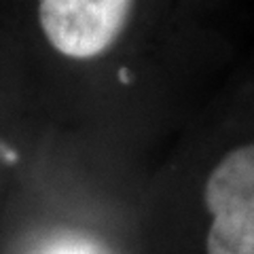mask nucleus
<instances>
[{
  "instance_id": "nucleus-1",
  "label": "nucleus",
  "mask_w": 254,
  "mask_h": 254,
  "mask_svg": "<svg viewBox=\"0 0 254 254\" xmlns=\"http://www.w3.org/2000/svg\"><path fill=\"white\" fill-rule=\"evenodd\" d=\"M138 0H38V23L66 60L91 62L121 41Z\"/></svg>"
},
{
  "instance_id": "nucleus-2",
  "label": "nucleus",
  "mask_w": 254,
  "mask_h": 254,
  "mask_svg": "<svg viewBox=\"0 0 254 254\" xmlns=\"http://www.w3.org/2000/svg\"><path fill=\"white\" fill-rule=\"evenodd\" d=\"M203 201L212 216L208 254H254V142L229 150L214 165Z\"/></svg>"
},
{
  "instance_id": "nucleus-3",
  "label": "nucleus",
  "mask_w": 254,
  "mask_h": 254,
  "mask_svg": "<svg viewBox=\"0 0 254 254\" xmlns=\"http://www.w3.org/2000/svg\"><path fill=\"white\" fill-rule=\"evenodd\" d=\"M66 254H74V252H66Z\"/></svg>"
}]
</instances>
